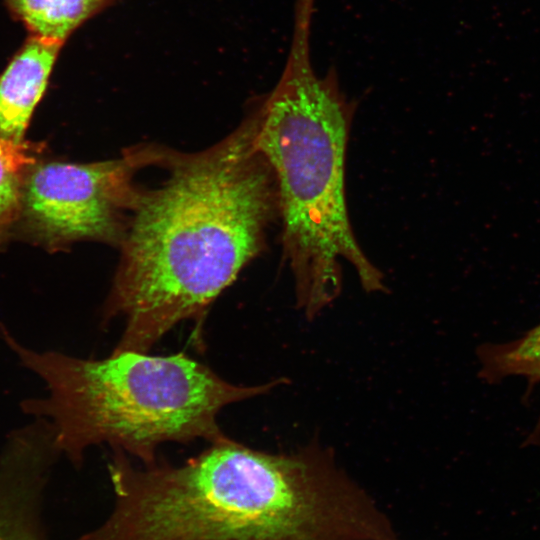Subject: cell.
Returning a JSON list of instances; mask_svg holds the SVG:
<instances>
[{
    "mask_svg": "<svg viewBox=\"0 0 540 540\" xmlns=\"http://www.w3.org/2000/svg\"><path fill=\"white\" fill-rule=\"evenodd\" d=\"M169 176L140 191L120 244L104 308L124 319L112 353H147L209 306L265 247L279 218L276 176L256 144L252 115L218 144L192 154L162 151Z\"/></svg>",
    "mask_w": 540,
    "mask_h": 540,
    "instance_id": "1",
    "label": "cell"
},
{
    "mask_svg": "<svg viewBox=\"0 0 540 540\" xmlns=\"http://www.w3.org/2000/svg\"><path fill=\"white\" fill-rule=\"evenodd\" d=\"M316 0H296L291 45L281 77L252 112L256 144L276 176L283 259L298 305L314 315L340 292L342 262L362 287L383 291L379 269L359 245L345 196V159L355 103L331 67L319 76L311 60Z\"/></svg>",
    "mask_w": 540,
    "mask_h": 540,
    "instance_id": "2",
    "label": "cell"
},
{
    "mask_svg": "<svg viewBox=\"0 0 540 540\" xmlns=\"http://www.w3.org/2000/svg\"><path fill=\"white\" fill-rule=\"evenodd\" d=\"M0 339L50 392L46 398L21 401L22 411L52 419L57 448L76 466L96 444H110L148 465L155 463L156 449L165 442L221 441L227 436L217 415L225 406L285 382L234 385L183 353L121 352L82 359L37 352L19 343L2 322Z\"/></svg>",
    "mask_w": 540,
    "mask_h": 540,
    "instance_id": "3",
    "label": "cell"
},
{
    "mask_svg": "<svg viewBox=\"0 0 540 540\" xmlns=\"http://www.w3.org/2000/svg\"><path fill=\"white\" fill-rule=\"evenodd\" d=\"M156 156V148L92 163L39 156L25 179L15 239L50 252L83 240L120 246L140 193L133 175Z\"/></svg>",
    "mask_w": 540,
    "mask_h": 540,
    "instance_id": "4",
    "label": "cell"
},
{
    "mask_svg": "<svg viewBox=\"0 0 540 540\" xmlns=\"http://www.w3.org/2000/svg\"><path fill=\"white\" fill-rule=\"evenodd\" d=\"M45 418L9 433L0 452V540H42L37 508L50 466L61 454Z\"/></svg>",
    "mask_w": 540,
    "mask_h": 540,
    "instance_id": "5",
    "label": "cell"
},
{
    "mask_svg": "<svg viewBox=\"0 0 540 540\" xmlns=\"http://www.w3.org/2000/svg\"><path fill=\"white\" fill-rule=\"evenodd\" d=\"M62 46L29 35L0 74V138L26 142L31 116L43 97Z\"/></svg>",
    "mask_w": 540,
    "mask_h": 540,
    "instance_id": "6",
    "label": "cell"
},
{
    "mask_svg": "<svg viewBox=\"0 0 540 540\" xmlns=\"http://www.w3.org/2000/svg\"><path fill=\"white\" fill-rule=\"evenodd\" d=\"M115 0H6L30 35L64 44L85 21Z\"/></svg>",
    "mask_w": 540,
    "mask_h": 540,
    "instance_id": "7",
    "label": "cell"
},
{
    "mask_svg": "<svg viewBox=\"0 0 540 540\" xmlns=\"http://www.w3.org/2000/svg\"><path fill=\"white\" fill-rule=\"evenodd\" d=\"M39 155L37 146L28 141L0 138V251L15 240L25 179Z\"/></svg>",
    "mask_w": 540,
    "mask_h": 540,
    "instance_id": "8",
    "label": "cell"
},
{
    "mask_svg": "<svg viewBox=\"0 0 540 540\" xmlns=\"http://www.w3.org/2000/svg\"><path fill=\"white\" fill-rule=\"evenodd\" d=\"M494 368L502 373L540 375V325L494 356Z\"/></svg>",
    "mask_w": 540,
    "mask_h": 540,
    "instance_id": "9",
    "label": "cell"
}]
</instances>
